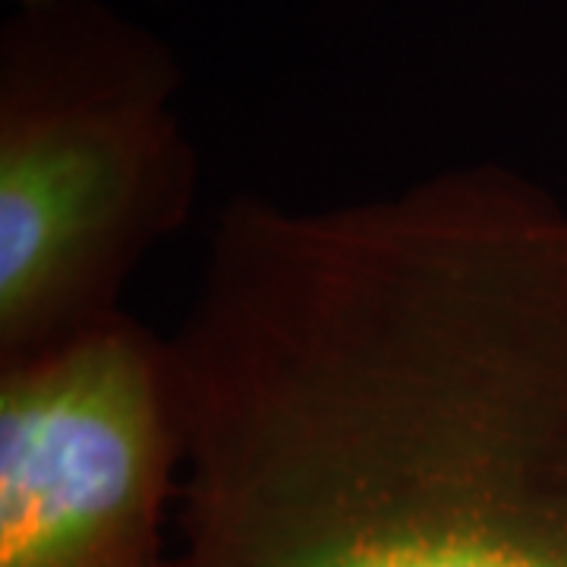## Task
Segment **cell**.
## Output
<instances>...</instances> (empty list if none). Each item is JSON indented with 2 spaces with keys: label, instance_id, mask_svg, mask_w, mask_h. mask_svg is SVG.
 <instances>
[{
  "label": "cell",
  "instance_id": "6da1fadb",
  "mask_svg": "<svg viewBox=\"0 0 567 567\" xmlns=\"http://www.w3.org/2000/svg\"><path fill=\"white\" fill-rule=\"evenodd\" d=\"M167 341L174 567H567V205L539 183L234 199Z\"/></svg>",
  "mask_w": 567,
  "mask_h": 567
},
{
  "label": "cell",
  "instance_id": "7a4b0ae2",
  "mask_svg": "<svg viewBox=\"0 0 567 567\" xmlns=\"http://www.w3.org/2000/svg\"><path fill=\"white\" fill-rule=\"evenodd\" d=\"M158 35L99 0L17 7L0 32V365L121 319L140 262L199 193Z\"/></svg>",
  "mask_w": 567,
  "mask_h": 567
},
{
  "label": "cell",
  "instance_id": "3957f363",
  "mask_svg": "<svg viewBox=\"0 0 567 567\" xmlns=\"http://www.w3.org/2000/svg\"><path fill=\"white\" fill-rule=\"evenodd\" d=\"M183 413L171 341L121 319L0 365V567H174Z\"/></svg>",
  "mask_w": 567,
  "mask_h": 567
},
{
  "label": "cell",
  "instance_id": "277c9868",
  "mask_svg": "<svg viewBox=\"0 0 567 567\" xmlns=\"http://www.w3.org/2000/svg\"><path fill=\"white\" fill-rule=\"evenodd\" d=\"M17 7H39V3H54V0H13Z\"/></svg>",
  "mask_w": 567,
  "mask_h": 567
}]
</instances>
